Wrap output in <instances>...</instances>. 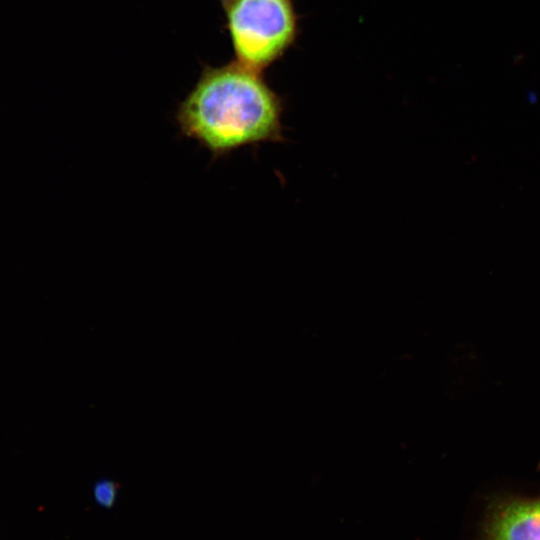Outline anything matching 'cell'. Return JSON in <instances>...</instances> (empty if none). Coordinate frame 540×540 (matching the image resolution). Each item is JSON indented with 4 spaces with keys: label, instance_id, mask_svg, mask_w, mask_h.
Segmentation results:
<instances>
[{
    "label": "cell",
    "instance_id": "cell-2",
    "mask_svg": "<svg viewBox=\"0 0 540 540\" xmlns=\"http://www.w3.org/2000/svg\"><path fill=\"white\" fill-rule=\"evenodd\" d=\"M235 61L263 72L279 60L298 35L292 0H219Z\"/></svg>",
    "mask_w": 540,
    "mask_h": 540
},
{
    "label": "cell",
    "instance_id": "cell-3",
    "mask_svg": "<svg viewBox=\"0 0 540 540\" xmlns=\"http://www.w3.org/2000/svg\"><path fill=\"white\" fill-rule=\"evenodd\" d=\"M483 540H540V496L494 502L486 516Z\"/></svg>",
    "mask_w": 540,
    "mask_h": 540
},
{
    "label": "cell",
    "instance_id": "cell-1",
    "mask_svg": "<svg viewBox=\"0 0 540 540\" xmlns=\"http://www.w3.org/2000/svg\"><path fill=\"white\" fill-rule=\"evenodd\" d=\"M262 73L237 61L203 66L176 109L180 134L214 159L242 147L283 141L282 99Z\"/></svg>",
    "mask_w": 540,
    "mask_h": 540
},
{
    "label": "cell",
    "instance_id": "cell-4",
    "mask_svg": "<svg viewBox=\"0 0 540 540\" xmlns=\"http://www.w3.org/2000/svg\"><path fill=\"white\" fill-rule=\"evenodd\" d=\"M92 495L98 506L111 508L118 496V486L111 479H100L93 485Z\"/></svg>",
    "mask_w": 540,
    "mask_h": 540
}]
</instances>
